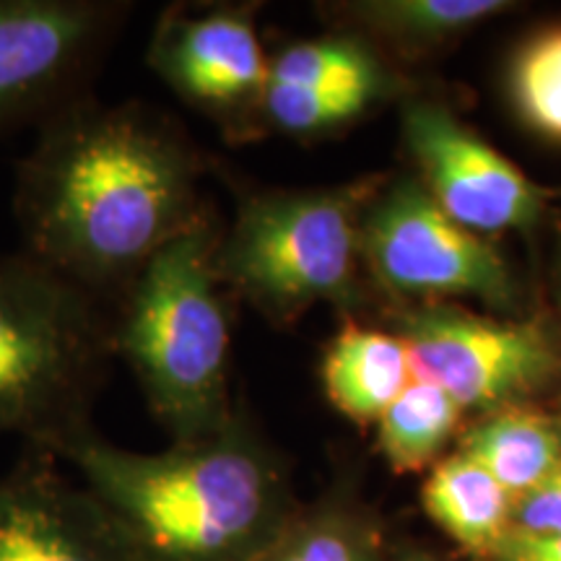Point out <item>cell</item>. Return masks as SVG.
Masks as SVG:
<instances>
[{"label": "cell", "mask_w": 561, "mask_h": 561, "mask_svg": "<svg viewBox=\"0 0 561 561\" xmlns=\"http://www.w3.org/2000/svg\"><path fill=\"white\" fill-rule=\"evenodd\" d=\"M263 561H375L367 525L339 500L294 515Z\"/></svg>", "instance_id": "obj_18"}, {"label": "cell", "mask_w": 561, "mask_h": 561, "mask_svg": "<svg viewBox=\"0 0 561 561\" xmlns=\"http://www.w3.org/2000/svg\"><path fill=\"white\" fill-rule=\"evenodd\" d=\"M512 94L525 123L561 144V26L523 47L512 68Z\"/></svg>", "instance_id": "obj_19"}, {"label": "cell", "mask_w": 561, "mask_h": 561, "mask_svg": "<svg viewBox=\"0 0 561 561\" xmlns=\"http://www.w3.org/2000/svg\"><path fill=\"white\" fill-rule=\"evenodd\" d=\"M405 561H434V559H426V557H411V559H405Z\"/></svg>", "instance_id": "obj_22"}, {"label": "cell", "mask_w": 561, "mask_h": 561, "mask_svg": "<svg viewBox=\"0 0 561 561\" xmlns=\"http://www.w3.org/2000/svg\"><path fill=\"white\" fill-rule=\"evenodd\" d=\"M34 133L13 180L24 252L115 307L206 216V159L178 117L144 100L89 94Z\"/></svg>", "instance_id": "obj_1"}, {"label": "cell", "mask_w": 561, "mask_h": 561, "mask_svg": "<svg viewBox=\"0 0 561 561\" xmlns=\"http://www.w3.org/2000/svg\"><path fill=\"white\" fill-rule=\"evenodd\" d=\"M491 557L496 561H561V536H536L512 528Z\"/></svg>", "instance_id": "obj_21"}, {"label": "cell", "mask_w": 561, "mask_h": 561, "mask_svg": "<svg viewBox=\"0 0 561 561\" xmlns=\"http://www.w3.org/2000/svg\"><path fill=\"white\" fill-rule=\"evenodd\" d=\"M268 83L322 91V94H369L382 89V70L359 39L348 34L301 39L271 55Z\"/></svg>", "instance_id": "obj_15"}, {"label": "cell", "mask_w": 561, "mask_h": 561, "mask_svg": "<svg viewBox=\"0 0 561 561\" xmlns=\"http://www.w3.org/2000/svg\"><path fill=\"white\" fill-rule=\"evenodd\" d=\"M47 453L79 471L146 561H263L297 515L284 466L237 411L164 453L115 445L96 424Z\"/></svg>", "instance_id": "obj_2"}, {"label": "cell", "mask_w": 561, "mask_h": 561, "mask_svg": "<svg viewBox=\"0 0 561 561\" xmlns=\"http://www.w3.org/2000/svg\"><path fill=\"white\" fill-rule=\"evenodd\" d=\"M224 227L214 208L167 244L112 307L115 356L172 445L229 424L231 318L214 255Z\"/></svg>", "instance_id": "obj_3"}, {"label": "cell", "mask_w": 561, "mask_h": 561, "mask_svg": "<svg viewBox=\"0 0 561 561\" xmlns=\"http://www.w3.org/2000/svg\"><path fill=\"white\" fill-rule=\"evenodd\" d=\"M512 528L536 536H561V462L528 494L512 504Z\"/></svg>", "instance_id": "obj_20"}, {"label": "cell", "mask_w": 561, "mask_h": 561, "mask_svg": "<svg viewBox=\"0 0 561 561\" xmlns=\"http://www.w3.org/2000/svg\"><path fill=\"white\" fill-rule=\"evenodd\" d=\"M0 561H146L115 515L58 458L24 445L0 479Z\"/></svg>", "instance_id": "obj_10"}, {"label": "cell", "mask_w": 561, "mask_h": 561, "mask_svg": "<svg viewBox=\"0 0 561 561\" xmlns=\"http://www.w3.org/2000/svg\"><path fill=\"white\" fill-rule=\"evenodd\" d=\"M462 455L479 462L517 500L561 462V432L541 411L520 403L504 405L462 437Z\"/></svg>", "instance_id": "obj_13"}, {"label": "cell", "mask_w": 561, "mask_h": 561, "mask_svg": "<svg viewBox=\"0 0 561 561\" xmlns=\"http://www.w3.org/2000/svg\"><path fill=\"white\" fill-rule=\"evenodd\" d=\"M146 66L185 107L221 125L227 136L263 125L271 55L250 9L167 5L151 26Z\"/></svg>", "instance_id": "obj_9"}, {"label": "cell", "mask_w": 561, "mask_h": 561, "mask_svg": "<svg viewBox=\"0 0 561 561\" xmlns=\"http://www.w3.org/2000/svg\"><path fill=\"white\" fill-rule=\"evenodd\" d=\"M136 3L0 0V138L94 94Z\"/></svg>", "instance_id": "obj_6"}, {"label": "cell", "mask_w": 561, "mask_h": 561, "mask_svg": "<svg viewBox=\"0 0 561 561\" xmlns=\"http://www.w3.org/2000/svg\"><path fill=\"white\" fill-rule=\"evenodd\" d=\"M362 261L390 291L471 294L491 305H510L515 294L500 252L453 221L413 180L371 195L362 216Z\"/></svg>", "instance_id": "obj_7"}, {"label": "cell", "mask_w": 561, "mask_h": 561, "mask_svg": "<svg viewBox=\"0 0 561 561\" xmlns=\"http://www.w3.org/2000/svg\"><path fill=\"white\" fill-rule=\"evenodd\" d=\"M320 377L335 411L354 421H377L409 388V351L398 335L348 322L328 343Z\"/></svg>", "instance_id": "obj_12"}, {"label": "cell", "mask_w": 561, "mask_h": 561, "mask_svg": "<svg viewBox=\"0 0 561 561\" xmlns=\"http://www.w3.org/2000/svg\"><path fill=\"white\" fill-rule=\"evenodd\" d=\"M512 504L494 476L468 455H453L424 483V507L453 541L476 553H494L512 530Z\"/></svg>", "instance_id": "obj_14"}, {"label": "cell", "mask_w": 561, "mask_h": 561, "mask_svg": "<svg viewBox=\"0 0 561 561\" xmlns=\"http://www.w3.org/2000/svg\"><path fill=\"white\" fill-rule=\"evenodd\" d=\"M371 195L364 182L240 195L214 255L221 284L273 322H294L320 301L354 307Z\"/></svg>", "instance_id": "obj_5"}, {"label": "cell", "mask_w": 561, "mask_h": 561, "mask_svg": "<svg viewBox=\"0 0 561 561\" xmlns=\"http://www.w3.org/2000/svg\"><path fill=\"white\" fill-rule=\"evenodd\" d=\"M462 409L430 382H411L377 419V445L396 471H421L458 430Z\"/></svg>", "instance_id": "obj_16"}, {"label": "cell", "mask_w": 561, "mask_h": 561, "mask_svg": "<svg viewBox=\"0 0 561 561\" xmlns=\"http://www.w3.org/2000/svg\"><path fill=\"white\" fill-rule=\"evenodd\" d=\"M112 307L21 252H0V437L53 450L94 426L115 367Z\"/></svg>", "instance_id": "obj_4"}, {"label": "cell", "mask_w": 561, "mask_h": 561, "mask_svg": "<svg viewBox=\"0 0 561 561\" xmlns=\"http://www.w3.org/2000/svg\"><path fill=\"white\" fill-rule=\"evenodd\" d=\"M403 125L426 193L460 227L481 237L528 229L538 219L543 193L445 107L411 104Z\"/></svg>", "instance_id": "obj_11"}, {"label": "cell", "mask_w": 561, "mask_h": 561, "mask_svg": "<svg viewBox=\"0 0 561 561\" xmlns=\"http://www.w3.org/2000/svg\"><path fill=\"white\" fill-rule=\"evenodd\" d=\"M504 9H512V3H502V0H377V3H348L341 13L390 37L396 34L403 39L434 42L496 16Z\"/></svg>", "instance_id": "obj_17"}, {"label": "cell", "mask_w": 561, "mask_h": 561, "mask_svg": "<svg viewBox=\"0 0 561 561\" xmlns=\"http://www.w3.org/2000/svg\"><path fill=\"white\" fill-rule=\"evenodd\" d=\"M419 382L437 385L460 409L496 411L546 388L561 354L536 322H502L455 307H421L401 320Z\"/></svg>", "instance_id": "obj_8"}]
</instances>
